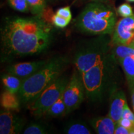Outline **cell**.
I'll list each match as a JSON object with an SVG mask.
<instances>
[{
	"label": "cell",
	"mask_w": 134,
	"mask_h": 134,
	"mask_svg": "<svg viewBox=\"0 0 134 134\" xmlns=\"http://www.w3.org/2000/svg\"><path fill=\"white\" fill-rule=\"evenodd\" d=\"M53 38L52 26L41 16L7 18L1 28V62L39 54Z\"/></svg>",
	"instance_id": "obj_1"
},
{
	"label": "cell",
	"mask_w": 134,
	"mask_h": 134,
	"mask_svg": "<svg viewBox=\"0 0 134 134\" xmlns=\"http://www.w3.org/2000/svg\"><path fill=\"white\" fill-rule=\"evenodd\" d=\"M70 63L66 56H57L47 63L31 76L23 80L18 96L22 104L31 103L58 77Z\"/></svg>",
	"instance_id": "obj_2"
},
{
	"label": "cell",
	"mask_w": 134,
	"mask_h": 134,
	"mask_svg": "<svg viewBox=\"0 0 134 134\" xmlns=\"http://www.w3.org/2000/svg\"><path fill=\"white\" fill-rule=\"evenodd\" d=\"M116 25V14L104 3L92 1L83 9L76 20V27L90 35L111 34Z\"/></svg>",
	"instance_id": "obj_3"
},
{
	"label": "cell",
	"mask_w": 134,
	"mask_h": 134,
	"mask_svg": "<svg viewBox=\"0 0 134 134\" xmlns=\"http://www.w3.org/2000/svg\"><path fill=\"white\" fill-rule=\"evenodd\" d=\"M103 36L83 42L78 46L73 62L81 75L107 57L110 42L105 41Z\"/></svg>",
	"instance_id": "obj_4"
},
{
	"label": "cell",
	"mask_w": 134,
	"mask_h": 134,
	"mask_svg": "<svg viewBox=\"0 0 134 134\" xmlns=\"http://www.w3.org/2000/svg\"><path fill=\"white\" fill-rule=\"evenodd\" d=\"M110 66L108 57L82 75L86 95L92 102L101 100L109 85Z\"/></svg>",
	"instance_id": "obj_5"
},
{
	"label": "cell",
	"mask_w": 134,
	"mask_h": 134,
	"mask_svg": "<svg viewBox=\"0 0 134 134\" xmlns=\"http://www.w3.org/2000/svg\"><path fill=\"white\" fill-rule=\"evenodd\" d=\"M69 80L66 77L60 76L45 89L33 101L27 104L32 113L37 116L46 114L50 107L62 96Z\"/></svg>",
	"instance_id": "obj_6"
},
{
	"label": "cell",
	"mask_w": 134,
	"mask_h": 134,
	"mask_svg": "<svg viewBox=\"0 0 134 134\" xmlns=\"http://www.w3.org/2000/svg\"><path fill=\"white\" fill-rule=\"evenodd\" d=\"M86 94L82 75L75 70L63 94V98L66 108V114L71 113L77 108L83 101Z\"/></svg>",
	"instance_id": "obj_7"
},
{
	"label": "cell",
	"mask_w": 134,
	"mask_h": 134,
	"mask_svg": "<svg viewBox=\"0 0 134 134\" xmlns=\"http://www.w3.org/2000/svg\"><path fill=\"white\" fill-rule=\"evenodd\" d=\"M134 39V14L123 18L115 25L110 43L113 46H129Z\"/></svg>",
	"instance_id": "obj_8"
},
{
	"label": "cell",
	"mask_w": 134,
	"mask_h": 134,
	"mask_svg": "<svg viewBox=\"0 0 134 134\" xmlns=\"http://www.w3.org/2000/svg\"><path fill=\"white\" fill-rule=\"evenodd\" d=\"M25 121L23 118L17 116L11 110H5L0 114V133H19L24 127Z\"/></svg>",
	"instance_id": "obj_9"
},
{
	"label": "cell",
	"mask_w": 134,
	"mask_h": 134,
	"mask_svg": "<svg viewBox=\"0 0 134 134\" xmlns=\"http://www.w3.org/2000/svg\"><path fill=\"white\" fill-rule=\"evenodd\" d=\"M47 62V60H38L31 62L19 63L8 66L6 71L9 74L15 75L24 80L37 71Z\"/></svg>",
	"instance_id": "obj_10"
},
{
	"label": "cell",
	"mask_w": 134,
	"mask_h": 134,
	"mask_svg": "<svg viewBox=\"0 0 134 134\" xmlns=\"http://www.w3.org/2000/svg\"><path fill=\"white\" fill-rule=\"evenodd\" d=\"M127 103L125 93L122 90H116L113 91L110 103L109 116L115 123L117 124L122 118V113L125 103Z\"/></svg>",
	"instance_id": "obj_11"
},
{
	"label": "cell",
	"mask_w": 134,
	"mask_h": 134,
	"mask_svg": "<svg viewBox=\"0 0 134 134\" xmlns=\"http://www.w3.org/2000/svg\"><path fill=\"white\" fill-rule=\"evenodd\" d=\"M90 123L94 131L99 134L114 133L117 124L109 115L93 119Z\"/></svg>",
	"instance_id": "obj_12"
},
{
	"label": "cell",
	"mask_w": 134,
	"mask_h": 134,
	"mask_svg": "<svg viewBox=\"0 0 134 134\" xmlns=\"http://www.w3.org/2000/svg\"><path fill=\"white\" fill-rule=\"evenodd\" d=\"M20 105L21 102L17 94L12 93L6 90L1 94V105L4 110L19 111Z\"/></svg>",
	"instance_id": "obj_13"
},
{
	"label": "cell",
	"mask_w": 134,
	"mask_h": 134,
	"mask_svg": "<svg viewBox=\"0 0 134 134\" xmlns=\"http://www.w3.org/2000/svg\"><path fill=\"white\" fill-rule=\"evenodd\" d=\"M126 76L129 85L132 90L134 89V59L132 57L118 60Z\"/></svg>",
	"instance_id": "obj_14"
},
{
	"label": "cell",
	"mask_w": 134,
	"mask_h": 134,
	"mask_svg": "<svg viewBox=\"0 0 134 134\" xmlns=\"http://www.w3.org/2000/svg\"><path fill=\"white\" fill-rule=\"evenodd\" d=\"M1 80L5 89L14 94H18L23 82V79L9 73L3 75Z\"/></svg>",
	"instance_id": "obj_15"
},
{
	"label": "cell",
	"mask_w": 134,
	"mask_h": 134,
	"mask_svg": "<svg viewBox=\"0 0 134 134\" xmlns=\"http://www.w3.org/2000/svg\"><path fill=\"white\" fill-rule=\"evenodd\" d=\"M65 133L68 134H91V130L83 123L79 122H70L65 127Z\"/></svg>",
	"instance_id": "obj_16"
},
{
	"label": "cell",
	"mask_w": 134,
	"mask_h": 134,
	"mask_svg": "<svg viewBox=\"0 0 134 134\" xmlns=\"http://www.w3.org/2000/svg\"><path fill=\"white\" fill-rule=\"evenodd\" d=\"M65 114H66V108L62 95L50 107L46 114L53 117H57L62 116Z\"/></svg>",
	"instance_id": "obj_17"
},
{
	"label": "cell",
	"mask_w": 134,
	"mask_h": 134,
	"mask_svg": "<svg viewBox=\"0 0 134 134\" xmlns=\"http://www.w3.org/2000/svg\"><path fill=\"white\" fill-rule=\"evenodd\" d=\"M115 46L112 55L115 60H118L127 57H133L134 55V48L129 46L119 45Z\"/></svg>",
	"instance_id": "obj_18"
},
{
	"label": "cell",
	"mask_w": 134,
	"mask_h": 134,
	"mask_svg": "<svg viewBox=\"0 0 134 134\" xmlns=\"http://www.w3.org/2000/svg\"><path fill=\"white\" fill-rule=\"evenodd\" d=\"M46 1L47 0H27L32 14L42 17L46 7Z\"/></svg>",
	"instance_id": "obj_19"
},
{
	"label": "cell",
	"mask_w": 134,
	"mask_h": 134,
	"mask_svg": "<svg viewBox=\"0 0 134 134\" xmlns=\"http://www.w3.org/2000/svg\"><path fill=\"white\" fill-rule=\"evenodd\" d=\"M48 133L47 128L46 125L38 122L31 123L23 132L24 134H46Z\"/></svg>",
	"instance_id": "obj_20"
},
{
	"label": "cell",
	"mask_w": 134,
	"mask_h": 134,
	"mask_svg": "<svg viewBox=\"0 0 134 134\" xmlns=\"http://www.w3.org/2000/svg\"><path fill=\"white\" fill-rule=\"evenodd\" d=\"M7 2L10 7L17 11L24 13L30 11L27 0H7Z\"/></svg>",
	"instance_id": "obj_21"
},
{
	"label": "cell",
	"mask_w": 134,
	"mask_h": 134,
	"mask_svg": "<svg viewBox=\"0 0 134 134\" xmlns=\"http://www.w3.org/2000/svg\"><path fill=\"white\" fill-rule=\"evenodd\" d=\"M117 13L122 18H127L133 15V9L129 4L125 3L120 5L117 8Z\"/></svg>",
	"instance_id": "obj_22"
},
{
	"label": "cell",
	"mask_w": 134,
	"mask_h": 134,
	"mask_svg": "<svg viewBox=\"0 0 134 134\" xmlns=\"http://www.w3.org/2000/svg\"><path fill=\"white\" fill-rule=\"evenodd\" d=\"M52 21L55 27L58 28H64L70 23V20L63 18L59 15L55 14L52 17Z\"/></svg>",
	"instance_id": "obj_23"
},
{
	"label": "cell",
	"mask_w": 134,
	"mask_h": 134,
	"mask_svg": "<svg viewBox=\"0 0 134 134\" xmlns=\"http://www.w3.org/2000/svg\"><path fill=\"white\" fill-rule=\"evenodd\" d=\"M56 14L63 17V18H66V19L70 20L71 21L72 18V14L70 6H65V7L59 8L57 11Z\"/></svg>",
	"instance_id": "obj_24"
},
{
	"label": "cell",
	"mask_w": 134,
	"mask_h": 134,
	"mask_svg": "<svg viewBox=\"0 0 134 134\" xmlns=\"http://www.w3.org/2000/svg\"><path fill=\"white\" fill-rule=\"evenodd\" d=\"M122 118H126L132 121L134 123V114L132 113V110L130 109L127 103H125L123 113L122 115Z\"/></svg>",
	"instance_id": "obj_25"
},
{
	"label": "cell",
	"mask_w": 134,
	"mask_h": 134,
	"mask_svg": "<svg viewBox=\"0 0 134 134\" xmlns=\"http://www.w3.org/2000/svg\"><path fill=\"white\" fill-rule=\"evenodd\" d=\"M117 124L119 125L124 127L125 128L129 129L130 130H132L133 129L134 125V123L132 121H131V120L126 118H122V117L120 119Z\"/></svg>",
	"instance_id": "obj_26"
},
{
	"label": "cell",
	"mask_w": 134,
	"mask_h": 134,
	"mask_svg": "<svg viewBox=\"0 0 134 134\" xmlns=\"http://www.w3.org/2000/svg\"><path fill=\"white\" fill-rule=\"evenodd\" d=\"M114 133L115 134H131V130L125 127L121 126L117 124L115 126V129Z\"/></svg>",
	"instance_id": "obj_27"
},
{
	"label": "cell",
	"mask_w": 134,
	"mask_h": 134,
	"mask_svg": "<svg viewBox=\"0 0 134 134\" xmlns=\"http://www.w3.org/2000/svg\"><path fill=\"white\" fill-rule=\"evenodd\" d=\"M92 1H96V2H101V3H106L109 0H91Z\"/></svg>",
	"instance_id": "obj_28"
},
{
	"label": "cell",
	"mask_w": 134,
	"mask_h": 134,
	"mask_svg": "<svg viewBox=\"0 0 134 134\" xmlns=\"http://www.w3.org/2000/svg\"><path fill=\"white\" fill-rule=\"evenodd\" d=\"M129 46L131 47H132V48H134V39L133 40V41H132L131 42V43H130V44L129 45Z\"/></svg>",
	"instance_id": "obj_29"
},
{
	"label": "cell",
	"mask_w": 134,
	"mask_h": 134,
	"mask_svg": "<svg viewBox=\"0 0 134 134\" xmlns=\"http://www.w3.org/2000/svg\"><path fill=\"white\" fill-rule=\"evenodd\" d=\"M132 101H133V109H134V93L133 94V97H132Z\"/></svg>",
	"instance_id": "obj_30"
},
{
	"label": "cell",
	"mask_w": 134,
	"mask_h": 134,
	"mask_svg": "<svg viewBox=\"0 0 134 134\" xmlns=\"http://www.w3.org/2000/svg\"><path fill=\"white\" fill-rule=\"evenodd\" d=\"M131 134H134V125H133V129L131 130Z\"/></svg>",
	"instance_id": "obj_31"
},
{
	"label": "cell",
	"mask_w": 134,
	"mask_h": 134,
	"mask_svg": "<svg viewBox=\"0 0 134 134\" xmlns=\"http://www.w3.org/2000/svg\"><path fill=\"white\" fill-rule=\"evenodd\" d=\"M126 1L130 3H134V0H126Z\"/></svg>",
	"instance_id": "obj_32"
},
{
	"label": "cell",
	"mask_w": 134,
	"mask_h": 134,
	"mask_svg": "<svg viewBox=\"0 0 134 134\" xmlns=\"http://www.w3.org/2000/svg\"><path fill=\"white\" fill-rule=\"evenodd\" d=\"M47 1H56V0H47Z\"/></svg>",
	"instance_id": "obj_33"
},
{
	"label": "cell",
	"mask_w": 134,
	"mask_h": 134,
	"mask_svg": "<svg viewBox=\"0 0 134 134\" xmlns=\"http://www.w3.org/2000/svg\"><path fill=\"white\" fill-rule=\"evenodd\" d=\"M133 57V59H134V55H133V57Z\"/></svg>",
	"instance_id": "obj_34"
}]
</instances>
